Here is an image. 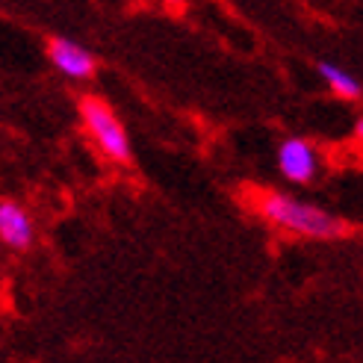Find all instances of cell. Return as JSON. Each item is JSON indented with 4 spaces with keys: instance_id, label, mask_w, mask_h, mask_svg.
<instances>
[{
    "instance_id": "277c9868",
    "label": "cell",
    "mask_w": 363,
    "mask_h": 363,
    "mask_svg": "<svg viewBox=\"0 0 363 363\" xmlns=\"http://www.w3.org/2000/svg\"><path fill=\"white\" fill-rule=\"evenodd\" d=\"M278 169L289 184H313L319 174V151L313 142L301 136H289L278 148Z\"/></svg>"
},
{
    "instance_id": "7a4b0ae2",
    "label": "cell",
    "mask_w": 363,
    "mask_h": 363,
    "mask_svg": "<svg viewBox=\"0 0 363 363\" xmlns=\"http://www.w3.org/2000/svg\"><path fill=\"white\" fill-rule=\"evenodd\" d=\"M80 118L86 133L92 136L98 151L113 160V162H130L133 160V145L127 136V127L116 116V110L106 104L101 95H83L80 98Z\"/></svg>"
},
{
    "instance_id": "6da1fadb",
    "label": "cell",
    "mask_w": 363,
    "mask_h": 363,
    "mask_svg": "<svg viewBox=\"0 0 363 363\" xmlns=\"http://www.w3.org/2000/svg\"><path fill=\"white\" fill-rule=\"evenodd\" d=\"M251 207L257 210L263 219L278 228L286 230L293 237H304V240H342L352 233V225L340 216L322 210L316 204L307 201H296L293 195L278 192V189H260L254 192Z\"/></svg>"
},
{
    "instance_id": "5b68a950",
    "label": "cell",
    "mask_w": 363,
    "mask_h": 363,
    "mask_svg": "<svg viewBox=\"0 0 363 363\" xmlns=\"http://www.w3.org/2000/svg\"><path fill=\"white\" fill-rule=\"evenodd\" d=\"M0 240L15 251H27L35 240L30 213L12 198H0Z\"/></svg>"
},
{
    "instance_id": "8992f818",
    "label": "cell",
    "mask_w": 363,
    "mask_h": 363,
    "mask_svg": "<svg viewBox=\"0 0 363 363\" xmlns=\"http://www.w3.org/2000/svg\"><path fill=\"white\" fill-rule=\"evenodd\" d=\"M316 71H319V77L328 83V89L340 98V101H360V95H363V86H360V80L354 77V74H349L346 68H340V65H334V62H316Z\"/></svg>"
},
{
    "instance_id": "3957f363",
    "label": "cell",
    "mask_w": 363,
    "mask_h": 363,
    "mask_svg": "<svg viewBox=\"0 0 363 363\" xmlns=\"http://www.w3.org/2000/svg\"><path fill=\"white\" fill-rule=\"evenodd\" d=\"M48 50V60L50 65L60 71V74L71 77V80H92L95 71H98V60L95 53L83 48L74 39H65V35H50L45 42Z\"/></svg>"
}]
</instances>
